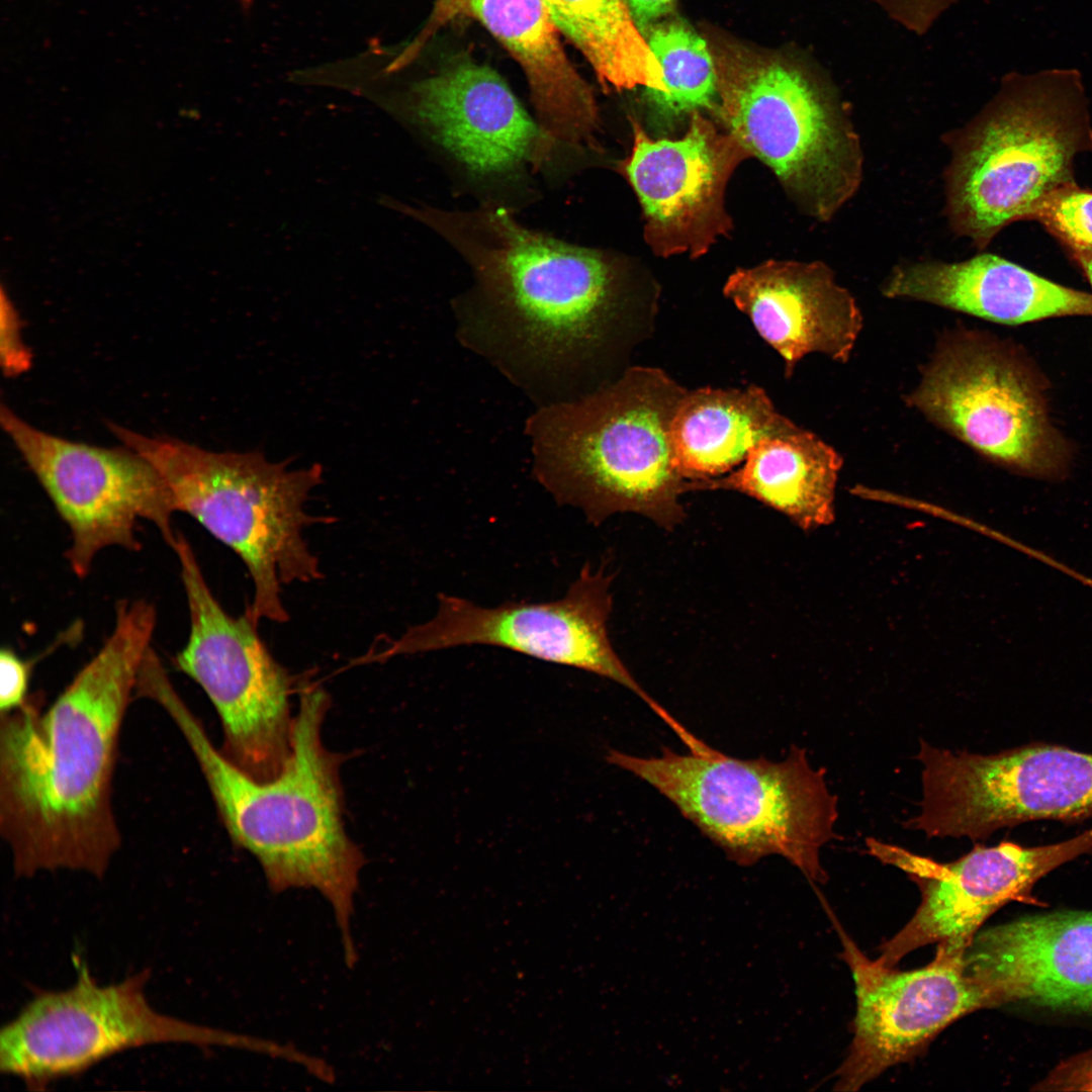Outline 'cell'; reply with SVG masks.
Masks as SVG:
<instances>
[{
  "label": "cell",
  "mask_w": 1092,
  "mask_h": 1092,
  "mask_svg": "<svg viewBox=\"0 0 1092 1092\" xmlns=\"http://www.w3.org/2000/svg\"><path fill=\"white\" fill-rule=\"evenodd\" d=\"M0 423L67 525L71 544L66 558L77 576L89 574L106 548L140 550L139 520L153 524L173 548L174 498L143 455L126 446L103 448L52 435L5 404Z\"/></svg>",
  "instance_id": "cell-14"
},
{
  "label": "cell",
  "mask_w": 1092,
  "mask_h": 1092,
  "mask_svg": "<svg viewBox=\"0 0 1092 1092\" xmlns=\"http://www.w3.org/2000/svg\"><path fill=\"white\" fill-rule=\"evenodd\" d=\"M916 758L922 799L905 827L929 838L978 841L1025 822L1092 817V753L1032 743L979 754L921 739Z\"/></svg>",
  "instance_id": "cell-12"
},
{
  "label": "cell",
  "mask_w": 1092,
  "mask_h": 1092,
  "mask_svg": "<svg viewBox=\"0 0 1092 1092\" xmlns=\"http://www.w3.org/2000/svg\"><path fill=\"white\" fill-rule=\"evenodd\" d=\"M156 621L153 604L120 601L101 648L48 709L29 696L0 714V834L17 877L68 870L101 879L120 848L118 743Z\"/></svg>",
  "instance_id": "cell-2"
},
{
  "label": "cell",
  "mask_w": 1092,
  "mask_h": 1092,
  "mask_svg": "<svg viewBox=\"0 0 1092 1092\" xmlns=\"http://www.w3.org/2000/svg\"><path fill=\"white\" fill-rule=\"evenodd\" d=\"M662 369L630 366L612 381L544 404L528 421L534 474L559 505L600 525L618 513L671 530L690 480L673 459L670 426L687 392Z\"/></svg>",
  "instance_id": "cell-4"
},
{
  "label": "cell",
  "mask_w": 1092,
  "mask_h": 1092,
  "mask_svg": "<svg viewBox=\"0 0 1092 1092\" xmlns=\"http://www.w3.org/2000/svg\"><path fill=\"white\" fill-rule=\"evenodd\" d=\"M611 581L612 575L604 569L585 565L566 594L551 602L483 607L441 594L432 619L374 645L359 661L383 662L398 655L461 646L502 647L618 682L670 725L674 718L636 681L611 643Z\"/></svg>",
  "instance_id": "cell-13"
},
{
  "label": "cell",
  "mask_w": 1092,
  "mask_h": 1092,
  "mask_svg": "<svg viewBox=\"0 0 1092 1092\" xmlns=\"http://www.w3.org/2000/svg\"><path fill=\"white\" fill-rule=\"evenodd\" d=\"M607 760L652 786L738 864L778 854L826 882L820 850L836 838L837 797L804 748L792 745L781 761L667 747L651 757L610 750Z\"/></svg>",
  "instance_id": "cell-7"
},
{
  "label": "cell",
  "mask_w": 1092,
  "mask_h": 1092,
  "mask_svg": "<svg viewBox=\"0 0 1092 1092\" xmlns=\"http://www.w3.org/2000/svg\"><path fill=\"white\" fill-rule=\"evenodd\" d=\"M723 293L780 354L787 377L812 353L845 363L862 328L855 298L821 261L768 260L738 268Z\"/></svg>",
  "instance_id": "cell-20"
},
{
  "label": "cell",
  "mask_w": 1092,
  "mask_h": 1092,
  "mask_svg": "<svg viewBox=\"0 0 1092 1092\" xmlns=\"http://www.w3.org/2000/svg\"><path fill=\"white\" fill-rule=\"evenodd\" d=\"M795 423L781 414L765 390L746 387L688 389L670 426L674 464L687 480L731 472L761 439Z\"/></svg>",
  "instance_id": "cell-24"
},
{
  "label": "cell",
  "mask_w": 1092,
  "mask_h": 1092,
  "mask_svg": "<svg viewBox=\"0 0 1092 1092\" xmlns=\"http://www.w3.org/2000/svg\"><path fill=\"white\" fill-rule=\"evenodd\" d=\"M676 0H627L632 16L643 34L655 21L669 14Z\"/></svg>",
  "instance_id": "cell-32"
},
{
  "label": "cell",
  "mask_w": 1092,
  "mask_h": 1092,
  "mask_svg": "<svg viewBox=\"0 0 1092 1092\" xmlns=\"http://www.w3.org/2000/svg\"><path fill=\"white\" fill-rule=\"evenodd\" d=\"M108 429L158 469L177 512L195 519L243 561L253 582L245 610L251 620L287 622L282 587L323 578L304 537L310 526L334 521L305 511L311 490L323 481L322 466L289 470L287 462H270L258 451L214 452L113 423Z\"/></svg>",
  "instance_id": "cell-6"
},
{
  "label": "cell",
  "mask_w": 1092,
  "mask_h": 1092,
  "mask_svg": "<svg viewBox=\"0 0 1092 1092\" xmlns=\"http://www.w3.org/2000/svg\"><path fill=\"white\" fill-rule=\"evenodd\" d=\"M1032 1090L1092 1091V1048L1061 1061Z\"/></svg>",
  "instance_id": "cell-31"
},
{
  "label": "cell",
  "mask_w": 1092,
  "mask_h": 1092,
  "mask_svg": "<svg viewBox=\"0 0 1092 1092\" xmlns=\"http://www.w3.org/2000/svg\"><path fill=\"white\" fill-rule=\"evenodd\" d=\"M881 292L1002 325L1092 315V293L1076 290L991 253L960 262L921 260L895 266Z\"/></svg>",
  "instance_id": "cell-21"
},
{
  "label": "cell",
  "mask_w": 1092,
  "mask_h": 1092,
  "mask_svg": "<svg viewBox=\"0 0 1092 1092\" xmlns=\"http://www.w3.org/2000/svg\"><path fill=\"white\" fill-rule=\"evenodd\" d=\"M1071 254L1092 288V250L1075 251Z\"/></svg>",
  "instance_id": "cell-33"
},
{
  "label": "cell",
  "mask_w": 1092,
  "mask_h": 1092,
  "mask_svg": "<svg viewBox=\"0 0 1092 1092\" xmlns=\"http://www.w3.org/2000/svg\"><path fill=\"white\" fill-rule=\"evenodd\" d=\"M868 853L904 871L918 885L921 902L912 918L880 947L876 961L895 967L930 943L968 947L983 923L1012 901H1030L1034 885L1052 871L1092 853V827L1070 839L1039 846L1011 841L976 844L949 862L901 846L866 839Z\"/></svg>",
  "instance_id": "cell-15"
},
{
  "label": "cell",
  "mask_w": 1092,
  "mask_h": 1092,
  "mask_svg": "<svg viewBox=\"0 0 1092 1092\" xmlns=\"http://www.w3.org/2000/svg\"><path fill=\"white\" fill-rule=\"evenodd\" d=\"M840 938L855 986L856 1012L835 1090H858L916 1057L956 1020L991 1008L966 972L965 946L938 943L929 964L899 971L870 960L843 931Z\"/></svg>",
  "instance_id": "cell-16"
},
{
  "label": "cell",
  "mask_w": 1092,
  "mask_h": 1092,
  "mask_svg": "<svg viewBox=\"0 0 1092 1092\" xmlns=\"http://www.w3.org/2000/svg\"><path fill=\"white\" fill-rule=\"evenodd\" d=\"M944 213L979 250L1009 224L1031 220L1056 190L1076 182L1074 164L1092 152L1088 99L1077 70L1007 74L964 126L942 135Z\"/></svg>",
  "instance_id": "cell-5"
},
{
  "label": "cell",
  "mask_w": 1092,
  "mask_h": 1092,
  "mask_svg": "<svg viewBox=\"0 0 1092 1092\" xmlns=\"http://www.w3.org/2000/svg\"><path fill=\"white\" fill-rule=\"evenodd\" d=\"M714 112L777 176L806 214L827 222L856 194L863 154L843 100L825 74L795 60L717 40Z\"/></svg>",
  "instance_id": "cell-8"
},
{
  "label": "cell",
  "mask_w": 1092,
  "mask_h": 1092,
  "mask_svg": "<svg viewBox=\"0 0 1092 1092\" xmlns=\"http://www.w3.org/2000/svg\"><path fill=\"white\" fill-rule=\"evenodd\" d=\"M297 693L289 757L278 776L260 781L214 746L166 670L151 673L142 688V696L162 708L186 741L233 843L258 860L273 892L312 889L327 900L351 966L364 856L344 827L343 757L322 739L330 696L308 677L298 679Z\"/></svg>",
  "instance_id": "cell-3"
},
{
  "label": "cell",
  "mask_w": 1092,
  "mask_h": 1092,
  "mask_svg": "<svg viewBox=\"0 0 1092 1092\" xmlns=\"http://www.w3.org/2000/svg\"><path fill=\"white\" fill-rule=\"evenodd\" d=\"M0 323L1 367L5 375L16 376L29 369L32 356L22 340L19 315L3 291Z\"/></svg>",
  "instance_id": "cell-28"
},
{
  "label": "cell",
  "mask_w": 1092,
  "mask_h": 1092,
  "mask_svg": "<svg viewBox=\"0 0 1092 1092\" xmlns=\"http://www.w3.org/2000/svg\"><path fill=\"white\" fill-rule=\"evenodd\" d=\"M526 74L539 125L556 145L596 147L595 96L568 60L545 0H459Z\"/></svg>",
  "instance_id": "cell-22"
},
{
  "label": "cell",
  "mask_w": 1092,
  "mask_h": 1092,
  "mask_svg": "<svg viewBox=\"0 0 1092 1092\" xmlns=\"http://www.w3.org/2000/svg\"><path fill=\"white\" fill-rule=\"evenodd\" d=\"M630 122L632 148L618 170L640 202L646 244L663 258L704 256L732 230L726 188L751 154L701 111L690 115L678 139H652L636 119Z\"/></svg>",
  "instance_id": "cell-17"
},
{
  "label": "cell",
  "mask_w": 1092,
  "mask_h": 1092,
  "mask_svg": "<svg viewBox=\"0 0 1092 1092\" xmlns=\"http://www.w3.org/2000/svg\"><path fill=\"white\" fill-rule=\"evenodd\" d=\"M387 207L434 230L468 263L474 284L459 307L461 336L517 381L590 391L630 367L654 331V301L602 251L528 229L504 206L443 210L390 197Z\"/></svg>",
  "instance_id": "cell-1"
},
{
  "label": "cell",
  "mask_w": 1092,
  "mask_h": 1092,
  "mask_svg": "<svg viewBox=\"0 0 1092 1092\" xmlns=\"http://www.w3.org/2000/svg\"><path fill=\"white\" fill-rule=\"evenodd\" d=\"M1032 220L1040 222L1070 253L1092 250V191L1076 182L1052 193Z\"/></svg>",
  "instance_id": "cell-27"
},
{
  "label": "cell",
  "mask_w": 1092,
  "mask_h": 1092,
  "mask_svg": "<svg viewBox=\"0 0 1092 1092\" xmlns=\"http://www.w3.org/2000/svg\"><path fill=\"white\" fill-rule=\"evenodd\" d=\"M558 31L592 65L607 89L663 90L662 70L638 28L627 0H545Z\"/></svg>",
  "instance_id": "cell-25"
},
{
  "label": "cell",
  "mask_w": 1092,
  "mask_h": 1092,
  "mask_svg": "<svg viewBox=\"0 0 1092 1092\" xmlns=\"http://www.w3.org/2000/svg\"><path fill=\"white\" fill-rule=\"evenodd\" d=\"M964 964L992 1007L1092 1013V911L1027 915L979 931Z\"/></svg>",
  "instance_id": "cell-19"
},
{
  "label": "cell",
  "mask_w": 1092,
  "mask_h": 1092,
  "mask_svg": "<svg viewBox=\"0 0 1092 1092\" xmlns=\"http://www.w3.org/2000/svg\"><path fill=\"white\" fill-rule=\"evenodd\" d=\"M842 458L833 447L796 424L765 437L742 465L707 480H691V491L732 490L784 514L804 530L834 520V498Z\"/></svg>",
  "instance_id": "cell-23"
},
{
  "label": "cell",
  "mask_w": 1092,
  "mask_h": 1092,
  "mask_svg": "<svg viewBox=\"0 0 1092 1092\" xmlns=\"http://www.w3.org/2000/svg\"><path fill=\"white\" fill-rule=\"evenodd\" d=\"M891 19L918 35L926 33L956 0H871Z\"/></svg>",
  "instance_id": "cell-29"
},
{
  "label": "cell",
  "mask_w": 1092,
  "mask_h": 1092,
  "mask_svg": "<svg viewBox=\"0 0 1092 1092\" xmlns=\"http://www.w3.org/2000/svg\"><path fill=\"white\" fill-rule=\"evenodd\" d=\"M388 110L473 181L497 189L519 186L555 146L503 78L472 62L417 81Z\"/></svg>",
  "instance_id": "cell-18"
},
{
  "label": "cell",
  "mask_w": 1092,
  "mask_h": 1092,
  "mask_svg": "<svg viewBox=\"0 0 1092 1092\" xmlns=\"http://www.w3.org/2000/svg\"><path fill=\"white\" fill-rule=\"evenodd\" d=\"M242 2L244 4V6L247 8V7H249L251 5L252 0H242Z\"/></svg>",
  "instance_id": "cell-34"
},
{
  "label": "cell",
  "mask_w": 1092,
  "mask_h": 1092,
  "mask_svg": "<svg viewBox=\"0 0 1092 1092\" xmlns=\"http://www.w3.org/2000/svg\"><path fill=\"white\" fill-rule=\"evenodd\" d=\"M76 983L63 991L38 990L0 1031V1070L31 1090L74 1077L128 1049L155 1043L225 1046L268 1057L278 1042L203 1026L156 1011L145 995L149 971L117 984L99 985L75 959Z\"/></svg>",
  "instance_id": "cell-10"
},
{
  "label": "cell",
  "mask_w": 1092,
  "mask_h": 1092,
  "mask_svg": "<svg viewBox=\"0 0 1092 1092\" xmlns=\"http://www.w3.org/2000/svg\"><path fill=\"white\" fill-rule=\"evenodd\" d=\"M33 660L21 658L12 648L0 652V714L10 713L25 704Z\"/></svg>",
  "instance_id": "cell-30"
},
{
  "label": "cell",
  "mask_w": 1092,
  "mask_h": 1092,
  "mask_svg": "<svg viewBox=\"0 0 1092 1092\" xmlns=\"http://www.w3.org/2000/svg\"><path fill=\"white\" fill-rule=\"evenodd\" d=\"M906 402L987 459L1029 477L1067 474L1070 447L1051 422L1042 379L986 333H944Z\"/></svg>",
  "instance_id": "cell-9"
},
{
  "label": "cell",
  "mask_w": 1092,
  "mask_h": 1092,
  "mask_svg": "<svg viewBox=\"0 0 1092 1092\" xmlns=\"http://www.w3.org/2000/svg\"><path fill=\"white\" fill-rule=\"evenodd\" d=\"M189 611V635L175 664L205 693L218 714L221 751L251 777L267 781L284 767L292 742L290 697L298 679L264 644L244 612L234 617L214 597L187 539L172 548Z\"/></svg>",
  "instance_id": "cell-11"
},
{
  "label": "cell",
  "mask_w": 1092,
  "mask_h": 1092,
  "mask_svg": "<svg viewBox=\"0 0 1092 1092\" xmlns=\"http://www.w3.org/2000/svg\"><path fill=\"white\" fill-rule=\"evenodd\" d=\"M646 40L662 70L663 90L649 99L670 118L704 109L717 101V74L710 46L680 20L655 23Z\"/></svg>",
  "instance_id": "cell-26"
}]
</instances>
